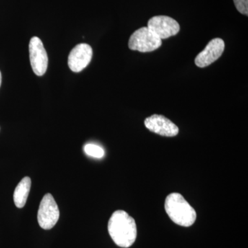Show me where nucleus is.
I'll use <instances>...</instances> for the list:
<instances>
[{
    "label": "nucleus",
    "instance_id": "1",
    "mask_svg": "<svg viewBox=\"0 0 248 248\" xmlns=\"http://www.w3.org/2000/svg\"><path fill=\"white\" fill-rule=\"evenodd\" d=\"M108 230L114 242L121 248L130 247L138 235L135 219L124 210H117L112 214Z\"/></svg>",
    "mask_w": 248,
    "mask_h": 248
},
{
    "label": "nucleus",
    "instance_id": "2",
    "mask_svg": "<svg viewBox=\"0 0 248 248\" xmlns=\"http://www.w3.org/2000/svg\"><path fill=\"white\" fill-rule=\"evenodd\" d=\"M165 210L170 218L180 226L190 227L197 219L195 209L181 194L173 192L166 197Z\"/></svg>",
    "mask_w": 248,
    "mask_h": 248
},
{
    "label": "nucleus",
    "instance_id": "3",
    "mask_svg": "<svg viewBox=\"0 0 248 248\" xmlns=\"http://www.w3.org/2000/svg\"><path fill=\"white\" fill-rule=\"evenodd\" d=\"M162 41L148 27H142L133 32L128 42L130 50L141 53L154 51L161 46Z\"/></svg>",
    "mask_w": 248,
    "mask_h": 248
},
{
    "label": "nucleus",
    "instance_id": "4",
    "mask_svg": "<svg viewBox=\"0 0 248 248\" xmlns=\"http://www.w3.org/2000/svg\"><path fill=\"white\" fill-rule=\"evenodd\" d=\"M60 218V210L53 195L48 193L41 202L37 220L41 228L50 230L58 223Z\"/></svg>",
    "mask_w": 248,
    "mask_h": 248
},
{
    "label": "nucleus",
    "instance_id": "5",
    "mask_svg": "<svg viewBox=\"0 0 248 248\" xmlns=\"http://www.w3.org/2000/svg\"><path fill=\"white\" fill-rule=\"evenodd\" d=\"M29 55L34 73L37 76H44L48 68V59L43 43L39 37L31 38L29 43Z\"/></svg>",
    "mask_w": 248,
    "mask_h": 248
},
{
    "label": "nucleus",
    "instance_id": "6",
    "mask_svg": "<svg viewBox=\"0 0 248 248\" xmlns=\"http://www.w3.org/2000/svg\"><path fill=\"white\" fill-rule=\"evenodd\" d=\"M148 29L161 40L177 35L180 31L179 23L169 16H155L148 22Z\"/></svg>",
    "mask_w": 248,
    "mask_h": 248
},
{
    "label": "nucleus",
    "instance_id": "7",
    "mask_svg": "<svg viewBox=\"0 0 248 248\" xmlns=\"http://www.w3.org/2000/svg\"><path fill=\"white\" fill-rule=\"evenodd\" d=\"M93 58V49L87 44H79L72 49L68 59L70 69L79 73L89 64Z\"/></svg>",
    "mask_w": 248,
    "mask_h": 248
},
{
    "label": "nucleus",
    "instance_id": "8",
    "mask_svg": "<svg viewBox=\"0 0 248 248\" xmlns=\"http://www.w3.org/2000/svg\"><path fill=\"white\" fill-rule=\"evenodd\" d=\"M224 49V41L221 38L213 39L209 42L203 51L196 57V66L200 68L210 66L221 56Z\"/></svg>",
    "mask_w": 248,
    "mask_h": 248
},
{
    "label": "nucleus",
    "instance_id": "9",
    "mask_svg": "<svg viewBox=\"0 0 248 248\" xmlns=\"http://www.w3.org/2000/svg\"><path fill=\"white\" fill-rule=\"evenodd\" d=\"M145 125L153 133L164 137H174L179 133V128L164 116L153 115L144 121Z\"/></svg>",
    "mask_w": 248,
    "mask_h": 248
},
{
    "label": "nucleus",
    "instance_id": "10",
    "mask_svg": "<svg viewBox=\"0 0 248 248\" xmlns=\"http://www.w3.org/2000/svg\"><path fill=\"white\" fill-rule=\"evenodd\" d=\"M31 187V179L29 177L23 178L16 187L14 195V203L18 208L25 206Z\"/></svg>",
    "mask_w": 248,
    "mask_h": 248
},
{
    "label": "nucleus",
    "instance_id": "11",
    "mask_svg": "<svg viewBox=\"0 0 248 248\" xmlns=\"http://www.w3.org/2000/svg\"><path fill=\"white\" fill-rule=\"evenodd\" d=\"M84 151L89 156L95 158H102L104 155V151L100 146L97 145L89 144L86 145L84 147Z\"/></svg>",
    "mask_w": 248,
    "mask_h": 248
},
{
    "label": "nucleus",
    "instance_id": "12",
    "mask_svg": "<svg viewBox=\"0 0 248 248\" xmlns=\"http://www.w3.org/2000/svg\"><path fill=\"white\" fill-rule=\"evenodd\" d=\"M234 3L239 13L248 16V0H234Z\"/></svg>",
    "mask_w": 248,
    "mask_h": 248
},
{
    "label": "nucleus",
    "instance_id": "13",
    "mask_svg": "<svg viewBox=\"0 0 248 248\" xmlns=\"http://www.w3.org/2000/svg\"><path fill=\"white\" fill-rule=\"evenodd\" d=\"M1 72H0V86H1Z\"/></svg>",
    "mask_w": 248,
    "mask_h": 248
}]
</instances>
